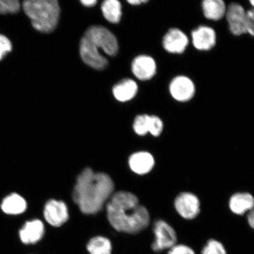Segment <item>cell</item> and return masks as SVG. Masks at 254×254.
<instances>
[{"instance_id":"cell-1","label":"cell","mask_w":254,"mask_h":254,"mask_svg":"<svg viewBox=\"0 0 254 254\" xmlns=\"http://www.w3.org/2000/svg\"><path fill=\"white\" fill-rule=\"evenodd\" d=\"M106 207L108 220L120 233L138 234L150 225V215L147 208L131 192L121 190L114 193Z\"/></svg>"},{"instance_id":"cell-2","label":"cell","mask_w":254,"mask_h":254,"mask_svg":"<svg viewBox=\"0 0 254 254\" xmlns=\"http://www.w3.org/2000/svg\"><path fill=\"white\" fill-rule=\"evenodd\" d=\"M114 190V184L109 175L87 168L79 174L72 197L82 213L93 215L106 205Z\"/></svg>"},{"instance_id":"cell-3","label":"cell","mask_w":254,"mask_h":254,"mask_svg":"<svg viewBox=\"0 0 254 254\" xmlns=\"http://www.w3.org/2000/svg\"><path fill=\"white\" fill-rule=\"evenodd\" d=\"M100 50L108 56H115L119 52L118 41L106 28L94 25L88 28L80 41L79 53L82 61L94 69H104L108 61Z\"/></svg>"},{"instance_id":"cell-4","label":"cell","mask_w":254,"mask_h":254,"mask_svg":"<svg viewBox=\"0 0 254 254\" xmlns=\"http://www.w3.org/2000/svg\"><path fill=\"white\" fill-rule=\"evenodd\" d=\"M23 8L35 29L44 33L55 30L60 15L56 0H27L23 2Z\"/></svg>"},{"instance_id":"cell-5","label":"cell","mask_w":254,"mask_h":254,"mask_svg":"<svg viewBox=\"0 0 254 254\" xmlns=\"http://www.w3.org/2000/svg\"><path fill=\"white\" fill-rule=\"evenodd\" d=\"M153 233L155 238L151 244V249L154 253H160L170 250L177 244L176 230L165 220H158L154 222Z\"/></svg>"},{"instance_id":"cell-6","label":"cell","mask_w":254,"mask_h":254,"mask_svg":"<svg viewBox=\"0 0 254 254\" xmlns=\"http://www.w3.org/2000/svg\"><path fill=\"white\" fill-rule=\"evenodd\" d=\"M174 204L177 213L187 220H192L196 218L201 211L199 199L192 192L180 193L175 198Z\"/></svg>"},{"instance_id":"cell-7","label":"cell","mask_w":254,"mask_h":254,"mask_svg":"<svg viewBox=\"0 0 254 254\" xmlns=\"http://www.w3.org/2000/svg\"><path fill=\"white\" fill-rule=\"evenodd\" d=\"M169 91L173 99L180 103L192 100L195 94L196 87L191 79L186 75H178L171 80Z\"/></svg>"},{"instance_id":"cell-8","label":"cell","mask_w":254,"mask_h":254,"mask_svg":"<svg viewBox=\"0 0 254 254\" xmlns=\"http://www.w3.org/2000/svg\"><path fill=\"white\" fill-rule=\"evenodd\" d=\"M228 28L232 34L236 36L246 34L247 11L240 4L231 3L227 6L226 14Z\"/></svg>"},{"instance_id":"cell-9","label":"cell","mask_w":254,"mask_h":254,"mask_svg":"<svg viewBox=\"0 0 254 254\" xmlns=\"http://www.w3.org/2000/svg\"><path fill=\"white\" fill-rule=\"evenodd\" d=\"M44 216L48 223L52 226L61 227L69 218L67 206L63 201L50 199L44 206Z\"/></svg>"},{"instance_id":"cell-10","label":"cell","mask_w":254,"mask_h":254,"mask_svg":"<svg viewBox=\"0 0 254 254\" xmlns=\"http://www.w3.org/2000/svg\"><path fill=\"white\" fill-rule=\"evenodd\" d=\"M188 36L182 30L172 28L168 30L163 40V46L167 52L181 55L186 52L189 44Z\"/></svg>"},{"instance_id":"cell-11","label":"cell","mask_w":254,"mask_h":254,"mask_svg":"<svg viewBox=\"0 0 254 254\" xmlns=\"http://www.w3.org/2000/svg\"><path fill=\"white\" fill-rule=\"evenodd\" d=\"M191 40L195 49L208 52L216 45L217 34L212 27L201 25L192 31Z\"/></svg>"},{"instance_id":"cell-12","label":"cell","mask_w":254,"mask_h":254,"mask_svg":"<svg viewBox=\"0 0 254 254\" xmlns=\"http://www.w3.org/2000/svg\"><path fill=\"white\" fill-rule=\"evenodd\" d=\"M131 69L133 74L139 80L147 81L156 74L157 64L151 57L139 56L133 60Z\"/></svg>"},{"instance_id":"cell-13","label":"cell","mask_w":254,"mask_h":254,"mask_svg":"<svg viewBox=\"0 0 254 254\" xmlns=\"http://www.w3.org/2000/svg\"><path fill=\"white\" fill-rule=\"evenodd\" d=\"M128 164L130 169L138 175L147 174L153 169L155 159L150 152L138 151L129 157Z\"/></svg>"},{"instance_id":"cell-14","label":"cell","mask_w":254,"mask_h":254,"mask_svg":"<svg viewBox=\"0 0 254 254\" xmlns=\"http://www.w3.org/2000/svg\"><path fill=\"white\" fill-rule=\"evenodd\" d=\"M228 205L233 213L243 215L249 213L254 208V197L249 192L235 193L231 196Z\"/></svg>"},{"instance_id":"cell-15","label":"cell","mask_w":254,"mask_h":254,"mask_svg":"<svg viewBox=\"0 0 254 254\" xmlns=\"http://www.w3.org/2000/svg\"><path fill=\"white\" fill-rule=\"evenodd\" d=\"M45 229L43 222L39 220L28 221L20 231L22 242L34 244L42 239Z\"/></svg>"},{"instance_id":"cell-16","label":"cell","mask_w":254,"mask_h":254,"mask_svg":"<svg viewBox=\"0 0 254 254\" xmlns=\"http://www.w3.org/2000/svg\"><path fill=\"white\" fill-rule=\"evenodd\" d=\"M201 5L203 14L208 20H221L226 14L227 6L222 0H204Z\"/></svg>"},{"instance_id":"cell-17","label":"cell","mask_w":254,"mask_h":254,"mask_svg":"<svg viewBox=\"0 0 254 254\" xmlns=\"http://www.w3.org/2000/svg\"><path fill=\"white\" fill-rule=\"evenodd\" d=\"M138 91V85L131 79H123L114 85L113 92L114 97L121 102H126L132 99Z\"/></svg>"},{"instance_id":"cell-18","label":"cell","mask_w":254,"mask_h":254,"mask_svg":"<svg viewBox=\"0 0 254 254\" xmlns=\"http://www.w3.org/2000/svg\"><path fill=\"white\" fill-rule=\"evenodd\" d=\"M1 208L5 213L17 215L23 213L27 208L25 199L17 193H13L5 197L2 202Z\"/></svg>"},{"instance_id":"cell-19","label":"cell","mask_w":254,"mask_h":254,"mask_svg":"<svg viewBox=\"0 0 254 254\" xmlns=\"http://www.w3.org/2000/svg\"><path fill=\"white\" fill-rule=\"evenodd\" d=\"M105 18L111 23H119L122 16V6L117 0H106L101 4Z\"/></svg>"},{"instance_id":"cell-20","label":"cell","mask_w":254,"mask_h":254,"mask_svg":"<svg viewBox=\"0 0 254 254\" xmlns=\"http://www.w3.org/2000/svg\"><path fill=\"white\" fill-rule=\"evenodd\" d=\"M112 249L110 240L103 236L92 238L87 245V250L90 254H111Z\"/></svg>"},{"instance_id":"cell-21","label":"cell","mask_w":254,"mask_h":254,"mask_svg":"<svg viewBox=\"0 0 254 254\" xmlns=\"http://www.w3.org/2000/svg\"><path fill=\"white\" fill-rule=\"evenodd\" d=\"M150 117V116L146 115V114L136 117L133 124V128L136 134L144 136L149 133Z\"/></svg>"},{"instance_id":"cell-22","label":"cell","mask_w":254,"mask_h":254,"mask_svg":"<svg viewBox=\"0 0 254 254\" xmlns=\"http://www.w3.org/2000/svg\"><path fill=\"white\" fill-rule=\"evenodd\" d=\"M201 254H227L223 244L215 239L209 240L202 248Z\"/></svg>"},{"instance_id":"cell-23","label":"cell","mask_w":254,"mask_h":254,"mask_svg":"<svg viewBox=\"0 0 254 254\" xmlns=\"http://www.w3.org/2000/svg\"><path fill=\"white\" fill-rule=\"evenodd\" d=\"M20 9L17 0H0V14L16 13Z\"/></svg>"},{"instance_id":"cell-24","label":"cell","mask_w":254,"mask_h":254,"mask_svg":"<svg viewBox=\"0 0 254 254\" xmlns=\"http://www.w3.org/2000/svg\"><path fill=\"white\" fill-rule=\"evenodd\" d=\"M164 124L163 121L157 116H150L149 133L154 136H159L163 132Z\"/></svg>"},{"instance_id":"cell-25","label":"cell","mask_w":254,"mask_h":254,"mask_svg":"<svg viewBox=\"0 0 254 254\" xmlns=\"http://www.w3.org/2000/svg\"><path fill=\"white\" fill-rule=\"evenodd\" d=\"M168 254H196V253L191 247L185 244H177L168 250Z\"/></svg>"},{"instance_id":"cell-26","label":"cell","mask_w":254,"mask_h":254,"mask_svg":"<svg viewBox=\"0 0 254 254\" xmlns=\"http://www.w3.org/2000/svg\"><path fill=\"white\" fill-rule=\"evenodd\" d=\"M12 49V45L7 37L2 35H0V60L7 54L10 52Z\"/></svg>"},{"instance_id":"cell-27","label":"cell","mask_w":254,"mask_h":254,"mask_svg":"<svg viewBox=\"0 0 254 254\" xmlns=\"http://www.w3.org/2000/svg\"><path fill=\"white\" fill-rule=\"evenodd\" d=\"M246 34L254 37V9L247 11Z\"/></svg>"},{"instance_id":"cell-28","label":"cell","mask_w":254,"mask_h":254,"mask_svg":"<svg viewBox=\"0 0 254 254\" xmlns=\"http://www.w3.org/2000/svg\"><path fill=\"white\" fill-rule=\"evenodd\" d=\"M247 222L250 227L254 230V208L247 214Z\"/></svg>"},{"instance_id":"cell-29","label":"cell","mask_w":254,"mask_h":254,"mask_svg":"<svg viewBox=\"0 0 254 254\" xmlns=\"http://www.w3.org/2000/svg\"><path fill=\"white\" fill-rule=\"evenodd\" d=\"M81 4L85 7H93L97 4V0H81Z\"/></svg>"},{"instance_id":"cell-30","label":"cell","mask_w":254,"mask_h":254,"mask_svg":"<svg viewBox=\"0 0 254 254\" xmlns=\"http://www.w3.org/2000/svg\"><path fill=\"white\" fill-rule=\"evenodd\" d=\"M148 1H145V0H130V1H128L129 4L132 5H139L142 4V3H146Z\"/></svg>"},{"instance_id":"cell-31","label":"cell","mask_w":254,"mask_h":254,"mask_svg":"<svg viewBox=\"0 0 254 254\" xmlns=\"http://www.w3.org/2000/svg\"><path fill=\"white\" fill-rule=\"evenodd\" d=\"M251 5L253 6V9H254V0H252L250 1Z\"/></svg>"}]
</instances>
